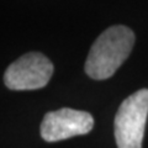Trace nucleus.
<instances>
[{"mask_svg": "<svg viewBox=\"0 0 148 148\" xmlns=\"http://www.w3.org/2000/svg\"><path fill=\"white\" fill-rule=\"evenodd\" d=\"M94 119L86 111L63 108L45 115L41 123V137L46 142H58L89 133Z\"/></svg>", "mask_w": 148, "mask_h": 148, "instance_id": "obj_4", "label": "nucleus"}, {"mask_svg": "<svg viewBox=\"0 0 148 148\" xmlns=\"http://www.w3.org/2000/svg\"><path fill=\"white\" fill-rule=\"evenodd\" d=\"M135 40V34L127 26L116 25L106 29L91 46L84 67L85 73L95 80L114 75L131 53Z\"/></svg>", "mask_w": 148, "mask_h": 148, "instance_id": "obj_1", "label": "nucleus"}, {"mask_svg": "<svg viewBox=\"0 0 148 148\" xmlns=\"http://www.w3.org/2000/svg\"><path fill=\"white\" fill-rule=\"evenodd\" d=\"M148 116V89H141L126 98L115 116L117 148H142Z\"/></svg>", "mask_w": 148, "mask_h": 148, "instance_id": "obj_2", "label": "nucleus"}, {"mask_svg": "<svg viewBox=\"0 0 148 148\" xmlns=\"http://www.w3.org/2000/svg\"><path fill=\"white\" fill-rule=\"evenodd\" d=\"M53 64L45 54L29 52L8 67L4 83L11 90H35L48 84Z\"/></svg>", "mask_w": 148, "mask_h": 148, "instance_id": "obj_3", "label": "nucleus"}]
</instances>
